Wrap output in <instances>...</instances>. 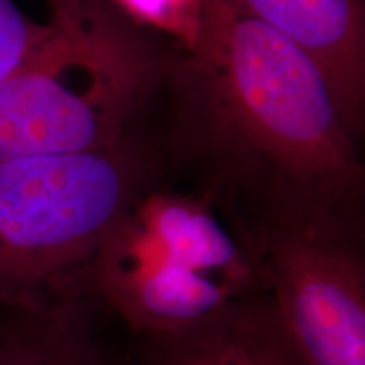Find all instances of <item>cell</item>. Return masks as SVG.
Wrapping results in <instances>:
<instances>
[{
    "mask_svg": "<svg viewBox=\"0 0 365 365\" xmlns=\"http://www.w3.org/2000/svg\"><path fill=\"white\" fill-rule=\"evenodd\" d=\"M259 255L217 207L158 185L113 227L63 299L100 301L143 336L188 330L261 293Z\"/></svg>",
    "mask_w": 365,
    "mask_h": 365,
    "instance_id": "obj_2",
    "label": "cell"
},
{
    "mask_svg": "<svg viewBox=\"0 0 365 365\" xmlns=\"http://www.w3.org/2000/svg\"><path fill=\"white\" fill-rule=\"evenodd\" d=\"M51 11V22L61 29L78 26L88 12L91 0H46Z\"/></svg>",
    "mask_w": 365,
    "mask_h": 365,
    "instance_id": "obj_10",
    "label": "cell"
},
{
    "mask_svg": "<svg viewBox=\"0 0 365 365\" xmlns=\"http://www.w3.org/2000/svg\"><path fill=\"white\" fill-rule=\"evenodd\" d=\"M144 339L140 365H308L266 291L188 330Z\"/></svg>",
    "mask_w": 365,
    "mask_h": 365,
    "instance_id": "obj_7",
    "label": "cell"
},
{
    "mask_svg": "<svg viewBox=\"0 0 365 365\" xmlns=\"http://www.w3.org/2000/svg\"><path fill=\"white\" fill-rule=\"evenodd\" d=\"M158 185L156 159L137 127L100 149L0 163V304L61 298Z\"/></svg>",
    "mask_w": 365,
    "mask_h": 365,
    "instance_id": "obj_4",
    "label": "cell"
},
{
    "mask_svg": "<svg viewBox=\"0 0 365 365\" xmlns=\"http://www.w3.org/2000/svg\"><path fill=\"white\" fill-rule=\"evenodd\" d=\"M137 129L161 185L217 207L250 242L364 225L360 140L313 59L230 0H198Z\"/></svg>",
    "mask_w": 365,
    "mask_h": 365,
    "instance_id": "obj_1",
    "label": "cell"
},
{
    "mask_svg": "<svg viewBox=\"0 0 365 365\" xmlns=\"http://www.w3.org/2000/svg\"><path fill=\"white\" fill-rule=\"evenodd\" d=\"M364 225L255 237L264 289L308 365H365Z\"/></svg>",
    "mask_w": 365,
    "mask_h": 365,
    "instance_id": "obj_5",
    "label": "cell"
},
{
    "mask_svg": "<svg viewBox=\"0 0 365 365\" xmlns=\"http://www.w3.org/2000/svg\"><path fill=\"white\" fill-rule=\"evenodd\" d=\"M166 48L112 0H91L78 26L58 27L0 83V163L93 150L130 134L161 76Z\"/></svg>",
    "mask_w": 365,
    "mask_h": 365,
    "instance_id": "obj_3",
    "label": "cell"
},
{
    "mask_svg": "<svg viewBox=\"0 0 365 365\" xmlns=\"http://www.w3.org/2000/svg\"><path fill=\"white\" fill-rule=\"evenodd\" d=\"M322 70L352 134L365 132V0H230Z\"/></svg>",
    "mask_w": 365,
    "mask_h": 365,
    "instance_id": "obj_6",
    "label": "cell"
},
{
    "mask_svg": "<svg viewBox=\"0 0 365 365\" xmlns=\"http://www.w3.org/2000/svg\"><path fill=\"white\" fill-rule=\"evenodd\" d=\"M88 303L0 304V365H115L88 328Z\"/></svg>",
    "mask_w": 365,
    "mask_h": 365,
    "instance_id": "obj_8",
    "label": "cell"
},
{
    "mask_svg": "<svg viewBox=\"0 0 365 365\" xmlns=\"http://www.w3.org/2000/svg\"><path fill=\"white\" fill-rule=\"evenodd\" d=\"M56 31L53 22L39 24L12 0H0V83L29 63Z\"/></svg>",
    "mask_w": 365,
    "mask_h": 365,
    "instance_id": "obj_9",
    "label": "cell"
}]
</instances>
